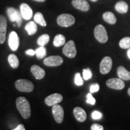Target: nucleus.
Wrapping results in <instances>:
<instances>
[{"mask_svg": "<svg viewBox=\"0 0 130 130\" xmlns=\"http://www.w3.org/2000/svg\"><path fill=\"white\" fill-rule=\"evenodd\" d=\"M17 109L25 119L30 118L31 116V108L28 101L25 97L21 96L18 98L16 101Z\"/></svg>", "mask_w": 130, "mask_h": 130, "instance_id": "1", "label": "nucleus"}, {"mask_svg": "<svg viewBox=\"0 0 130 130\" xmlns=\"http://www.w3.org/2000/svg\"><path fill=\"white\" fill-rule=\"evenodd\" d=\"M75 19L72 14L64 13L61 14L57 17V22L59 26L62 27H69L74 25Z\"/></svg>", "mask_w": 130, "mask_h": 130, "instance_id": "2", "label": "nucleus"}, {"mask_svg": "<svg viewBox=\"0 0 130 130\" xmlns=\"http://www.w3.org/2000/svg\"><path fill=\"white\" fill-rule=\"evenodd\" d=\"M94 36L98 41L100 43H104L108 41V35L106 29L102 25H98L94 30Z\"/></svg>", "mask_w": 130, "mask_h": 130, "instance_id": "3", "label": "nucleus"}, {"mask_svg": "<svg viewBox=\"0 0 130 130\" xmlns=\"http://www.w3.org/2000/svg\"><path fill=\"white\" fill-rule=\"evenodd\" d=\"M17 90L22 92H31L34 90V84L31 81L25 79H20L15 82Z\"/></svg>", "mask_w": 130, "mask_h": 130, "instance_id": "4", "label": "nucleus"}, {"mask_svg": "<svg viewBox=\"0 0 130 130\" xmlns=\"http://www.w3.org/2000/svg\"><path fill=\"white\" fill-rule=\"evenodd\" d=\"M63 53L68 57L72 58L77 55V49L75 42L73 40H69L64 45L63 48Z\"/></svg>", "mask_w": 130, "mask_h": 130, "instance_id": "5", "label": "nucleus"}, {"mask_svg": "<svg viewBox=\"0 0 130 130\" xmlns=\"http://www.w3.org/2000/svg\"><path fill=\"white\" fill-rule=\"evenodd\" d=\"M7 15L9 16V19L12 22H16L18 26L20 27L22 24V18L21 12L13 7H9L7 10Z\"/></svg>", "mask_w": 130, "mask_h": 130, "instance_id": "6", "label": "nucleus"}, {"mask_svg": "<svg viewBox=\"0 0 130 130\" xmlns=\"http://www.w3.org/2000/svg\"><path fill=\"white\" fill-rule=\"evenodd\" d=\"M52 113L57 123H61L62 122L64 118V110L61 105L58 104L53 105L52 108Z\"/></svg>", "mask_w": 130, "mask_h": 130, "instance_id": "7", "label": "nucleus"}, {"mask_svg": "<svg viewBox=\"0 0 130 130\" xmlns=\"http://www.w3.org/2000/svg\"><path fill=\"white\" fill-rule=\"evenodd\" d=\"M63 62L62 57L58 56H52L45 58L43 63L45 65L50 67H55V66H60Z\"/></svg>", "mask_w": 130, "mask_h": 130, "instance_id": "8", "label": "nucleus"}, {"mask_svg": "<svg viewBox=\"0 0 130 130\" xmlns=\"http://www.w3.org/2000/svg\"><path fill=\"white\" fill-rule=\"evenodd\" d=\"M112 68V60L110 57H105L101 61L100 66V72L102 74H108Z\"/></svg>", "mask_w": 130, "mask_h": 130, "instance_id": "9", "label": "nucleus"}, {"mask_svg": "<svg viewBox=\"0 0 130 130\" xmlns=\"http://www.w3.org/2000/svg\"><path fill=\"white\" fill-rule=\"evenodd\" d=\"M106 84L110 88L116 90H122L125 87V83L122 79L117 78L108 79L106 82Z\"/></svg>", "mask_w": 130, "mask_h": 130, "instance_id": "10", "label": "nucleus"}, {"mask_svg": "<svg viewBox=\"0 0 130 130\" xmlns=\"http://www.w3.org/2000/svg\"><path fill=\"white\" fill-rule=\"evenodd\" d=\"M7 22L6 18L3 15H0V44H3L6 40L7 31Z\"/></svg>", "mask_w": 130, "mask_h": 130, "instance_id": "11", "label": "nucleus"}, {"mask_svg": "<svg viewBox=\"0 0 130 130\" xmlns=\"http://www.w3.org/2000/svg\"><path fill=\"white\" fill-rule=\"evenodd\" d=\"M8 43L10 48L13 51H16L19 46V38L15 31H12L9 36Z\"/></svg>", "mask_w": 130, "mask_h": 130, "instance_id": "12", "label": "nucleus"}, {"mask_svg": "<svg viewBox=\"0 0 130 130\" xmlns=\"http://www.w3.org/2000/svg\"><path fill=\"white\" fill-rule=\"evenodd\" d=\"M63 96L59 93H54L49 95L45 100V104L48 106H53V105L58 104L63 100Z\"/></svg>", "mask_w": 130, "mask_h": 130, "instance_id": "13", "label": "nucleus"}, {"mask_svg": "<svg viewBox=\"0 0 130 130\" xmlns=\"http://www.w3.org/2000/svg\"><path fill=\"white\" fill-rule=\"evenodd\" d=\"M72 5L82 12H87L90 9V5L86 0H72Z\"/></svg>", "mask_w": 130, "mask_h": 130, "instance_id": "14", "label": "nucleus"}, {"mask_svg": "<svg viewBox=\"0 0 130 130\" xmlns=\"http://www.w3.org/2000/svg\"><path fill=\"white\" fill-rule=\"evenodd\" d=\"M20 12L22 18L25 20H29L32 16V10L27 4L23 3L20 6Z\"/></svg>", "mask_w": 130, "mask_h": 130, "instance_id": "15", "label": "nucleus"}, {"mask_svg": "<svg viewBox=\"0 0 130 130\" xmlns=\"http://www.w3.org/2000/svg\"><path fill=\"white\" fill-rule=\"evenodd\" d=\"M73 113H74V117L76 120L79 122H83L87 118L86 111H84V109L79 107H75L73 110Z\"/></svg>", "mask_w": 130, "mask_h": 130, "instance_id": "16", "label": "nucleus"}, {"mask_svg": "<svg viewBox=\"0 0 130 130\" xmlns=\"http://www.w3.org/2000/svg\"><path fill=\"white\" fill-rule=\"evenodd\" d=\"M31 72L34 77L37 79H41L45 76V71L40 66L33 65L31 68Z\"/></svg>", "mask_w": 130, "mask_h": 130, "instance_id": "17", "label": "nucleus"}, {"mask_svg": "<svg viewBox=\"0 0 130 130\" xmlns=\"http://www.w3.org/2000/svg\"><path fill=\"white\" fill-rule=\"evenodd\" d=\"M118 75L119 78L123 80H130V72L128 71L123 66H119L118 68Z\"/></svg>", "mask_w": 130, "mask_h": 130, "instance_id": "18", "label": "nucleus"}, {"mask_svg": "<svg viewBox=\"0 0 130 130\" xmlns=\"http://www.w3.org/2000/svg\"><path fill=\"white\" fill-rule=\"evenodd\" d=\"M102 18H103L105 22L109 24H111V25L115 24L117 22L116 16H115L113 13L111 12H105L104 13L102 14Z\"/></svg>", "mask_w": 130, "mask_h": 130, "instance_id": "19", "label": "nucleus"}, {"mask_svg": "<svg viewBox=\"0 0 130 130\" xmlns=\"http://www.w3.org/2000/svg\"><path fill=\"white\" fill-rule=\"evenodd\" d=\"M115 9L120 13H126L128 10V5L123 1H120L115 5Z\"/></svg>", "mask_w": 130, "mask_h": 130, "instance_id": "20", "label": "nucleus"}, {"mask_svg": "<svg viewBox=\"0 0 130 130\" xmlns=\"http://www.w3.org/2000/svg\"><path fill=\"white\" fill-rule=\"evenodd\" d=\"M25 29L27 31V32H28V35L31 36L35 35V34L36 33L37 31V27L35 22L30 21V22H28V23L27 24V25H25Z\"/></svg>", "mask_w": 130, "mask_h": 130, "instance_id": "21", "label": "nucleus"}, {"mask_svg": "<svg viewBox=\"0 0 130 130\" xmlns=\"http://www.w3.org/2000/svg\"><path fill=\"white\" fill-rule=\"evenodd\" d=\"M66 42V38L64 36L61 34H58L55 36L54 39L53 45L55 47H60L65 44Z\"/></svg>", "mask_w": 130, "mask_h": 130, "instance_id": "22", "label": "nucleus"}, {"mask_svg": "<svg viewBox=\"0 0 130 130\" xmlns=\"http://www.w3.org/2000/svg\"><path fill=\"white\" fill-rule=\"evenodd\" d=\"M8 61H9L10 66L14 69L18 68L19 65V61L18 57L15 54H11L8 57Z\"/></svg>", "mask_w": 130, "mask_h": 130, "instance_id": "23", "label": "nucleus"}, {"mask_svg": "<svg viewBox=\"0 0 130 130\" xmlns=\"http://www.w3.org/2000/svg\"><path fill=\"white\" fill-rule=\"evenodd\" d=\"M34 21L36 23L39 24L42 27H46V22L45 20L43 14L40 12H37L34 16Z\"/></svg>", "mask_w": 130, "mask_h": 130, "instance_id": "24", "label": "nucleus"}, {"mask_svg": "<svg viewBox=\"0 0 130 130\" xmlns=\"http://www.w3.org/2000/svg\"><path fill=\"white\" fill-rule=\"evenodd\" d=\"M50 41V36L47 34H45L39 37L37 39V43L40 46H44L45 45H46Z\"/></svg>", "mask_w": 130, "mask_h": 130, "instance_id": "25", "label": "nucleus"}, {"mask_svg": "<svg viewBox=\"0 0 130 130\" xmlns=\"http://www.w3.org/2000/svg\"><path fill=\"white\" fill-rule=\"evenodd\" d=\"M35 54L38 59H42L46 56V49L44 46H40L35 51Z\"/></svg>", "mask_w": 130, "mask_h": 130, "instance_id": "26", "label": "nucleus"}, {"mask_svg": "<svg viewBox=\"0 0 130 130\" xmlns=\"http://www.w3.org/2000/svg\"><path fill=\"white\" fill-rule=\"evenodd\" d=\"M119 46L122 49H128L130 48V37H126L120 40Z\"/></svg>", "mask_w": 130, "mask_h": 130, "instance_id": "27", "label": "nucleus"}, {"mask_svg": "<svg viewBox=\"0 0 130 130\" xmlns=\"http://www.w3.org/2000/svg\"><path fill=\"white\" fill-rule=\"evenodd\" d=\"M74 82L75 85L78 86H81L84 84L83 78H82L79 73H77V74H75V75Z\"/></svg>", "mask_w": 130, "mask_h": 130, "instance_id": "28", "label": "nucleus"}, {"mask_svg": "<svg viewBox=\"0 0 130 130\" xmlns=\"http://www.w3.org/2000/svg\"><path fill=\"white\" fill-rule=\"evenodd\" d=\"M92 77V71H90V69H84L83 71V77L84 80H88L90 79Z\"/></svg>", "mask_w": 130, "mask_h": 130, "instance_id": "29", "label": "nucleus"}, {"mask_svg": "<svg viewBox=\"0 0 130 130\" xmlns=\"http://www.w3.org/2000/svg\"><path fill=\"white\" fill-rule=\"evenodd\" d=\"M86 102L87 104H89L90 105H95L96 103V100L94 98L93 96H92V93H89L87 94V100H86Z\"/></svg>", "mask_w": 130, "mask_h": 130, "instance_id": "30", "label": "nucleus"}, {"mask_svg": "<svg viewBox=\"0 0 130 130\" xmlns=\"http://www.w3.org/2000/svg\"><path fill=\"white\" fill-rule=\"evenodd\" d=\"M102 115L101 112L98 111H94L93 113H92V118L93 119L95 120H98L102 118Z\"/></svg>", "mask_w": 130, "mask_h": 130, "instance_id": "31", "label": "nucleus"}, {"mask_svg": "<svg viewBox=\"0 0 130 130\" xmlns=\"http://www.w3.org/2000/svg\"><path fill=\"white\" fill-rule=\"evenodd\" d=\"M100 90V86L98 84H93L90 86V92L91 93H95Z\"/></svg>", "mask_w": 130, "mask_h": 130, "instance_id": "32", "label": "nucleus"}, {"mask_svg": "<svg viewBox=\"0 0 130 130\" xmlns=\"http://www.w3.org/2000/svg\"><path fill=\"white\" fill-rule=\"evenodd\" d=\"M91 130H104V127L98 123H93L91 126Z\"/></svg>", "mask_w": 130, "mask_h": 130, "instance_id": "33", "label": "nucleus"}, {"mask_svg": "<svg viewBox=\"0 0 130 130\" xmlns=\"http://www.w3.org/2000/svg\"><path fill=\"white\" fill-rule=\"evenodd\" d=\"M25 53H26V54L29 55V56H34V55H35V51H34L33 50L30 49V50H27V51H25Z\"/></svg>", "mask_w": 130, "mask_h": 130, "instance_id": "34", "label": "nucleus"}, {"mask_svg": "<svg viewBox=\"0 0 130 130\" xmlns=\"http://www.w3.org/2000/svg\"><path fill=\"white\" fill-rule=\"evenodd\" d=\"M12 130H25V127H24V125L19 124V125L17 126V127L14 128V129Z\"/></svg>", "mask_w": 130, "mask_h": 130, "instance_id": "35", "label": "nucleus"}, {"mask_svg": "<svg viewBox=\"0 0 130 130\" xmlns=\"http://www.w3.org/2000/svg\"><path fill=\"white\" fill-rule=\"evenodd\" d=\"M127 56H128V57L130 59V48H128L127 51Z\"/></svg>", "mask_w": 130, "mask_h": 130, "instance_id": "36", "label": "nucleus"}, {"mask_svg": "<svg viewBox=\"0 0 130 130\" xmlns=\"http://www.w3.org/2000/svg\"><path fill=\"white\" fill-rule=\"evenodd\" d=\"M33 1H37V2H40V3H42V2H45L46 0H33Z\"/></svg>", "mask_w": 130, "mask_h": 130, "instance_id": "37", "label": "nucleus"}, {"mask_svg": "<svg viewBox=\"0 0 130 130\" xmlns=\"http://www.w3.org/2000/svg\"><path fill=\"white\" fill-rule=\"evenodd\" d=\"M128 95L130 96V87L128 89Z\"/></svg>", "mask_w": 130, "mask_h": 130, "instance_id": "38", "label": "nucleus"}, {"mask_svg": "<svg viewBox=\"0 0 130 130\" xmlns=\"http://www.w3.org/2000/svg\"><path fill=\"white\" fill-rule=\"evenodd\" d=\"M91 1H92V2H96L98 0H90Z\"/></svg>", "mask_w": 130, "mask_h": 130, "instance_id": "39", "label": "nucleus"}]
</instances>
